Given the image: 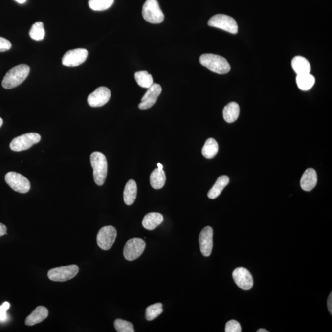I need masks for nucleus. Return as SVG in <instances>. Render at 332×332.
Listing matches in <instances>:
<instances>
[{
  "instance_id": "1",
  "label": "nucleus",
  "mask_w": 332,
  "mask_h": 332,
  "mask_svg": "<svg viewBox=\"0 0 332 332\" xmlns=\"http://www.w3.org/2000/svg\"><path fill=\"white\" fill-rule=\"evenodd\" d=\"M29 73V66L25 64H21L14 66L4 76L2 81V86L6 89H11L18 87L27 78Z\"/></svg>"
},
{
  "instance_id": "2",
  "label": "nucleus",
  "mask_w": 332,
  "mask_h": 332,
  "mask_svg": "<svg viewBox=\"0 0 332 332\" xmlns=\"http://www.w3.org/2000/svg\"><path fill=\"white\" fill-rule=\"evenodd\" d=\"M200 63L212 72L218 74L228 73L231 66L225 58L218 55L212 54H202L199 58Z\"/></svg>"
},
{
  "instance_id": "3",
  "label": "nucleus",
  "mask_w": 332,
  "mask_h": 332,
  "mask_svg": "<svg viewBox=\"0 0 332 332\" xmlns=\"http://www.w3.org/2000/svg\"><path fill=\"white\" fill-rule=\"evenodd\" d=\"M90 159L95 183L97 185L102 186L106 180L108 169L106 157L101 152H94L90 155Z\"/></svg>"
},
{
  "instance_id": "4",
  "label": "nucleus",
  "mask_w": 332,
  "mask_h": 332,
  "mask_svg": "<svg viewBox=\"0 0 332 332\" xmlns=\"http://www.w3.org/2000/svg\"><path fill=\"white\" fill-rule=\"evenodd\" d=\"M145 20L151 23H160L164 21V15L157 0H147L142 8Z\"/></svg>"
},
{
  "instance_id": "5",
  "label": "nucleus",
  "mask_w": 332,
  "mask_h": 332,
  "mask_svg": "<svg viewBox=\"0 0 332 332\" xmlns=\"http://www.w3.org/2000/svg\"><path fill=\"white\" fill-rule=\"evenodd\" d=\"M208 25L210 27L218 28L233 34L238 32V26L235 19L224 14H217L212 17Z\"/></svg>"
},
{
  "instance_id": "6",
  "label": "nucleus",
  "mask_w": 332,
  "mask_h": 332,
  "mask_svg": "<svg viewBox=\"0 0 332 332\" xmlns=\"http://www.w3.org/2000/svg\"><path fill=\"white\" fill-rule=\"evenodd\" d=\"M78 272L79 267L77 265H71L52 269L49 271L47 276L52 281L65 282L75 278Z\"/></svg>"
},
{
  "instance_id": "7",
  "label": "nucleus",
  "mask_w": 332,
  "mask_h": 332,
  "mask_svg": "<svg viewBox=\"0 0 332 332\" xmlns=\"http://www.w3.org/2000/svg\"><path fill=\"white\" fill-rule=\"evenodd\" d=\"M41 136L37 133H25L14 138L11 141L9 147L14 152H21L28 150L33 145L40 142Z\"/></svg>"
},
{
  "instance_id": "8",
  "label": "nucleus",
  "mask_w": 332,
  "mask_h": 332,
  "mask_svg": "<svg viewBox=\"0 0 332 332\" xmlns=\"http://www.w3.org/2000/svg\"><path fill=\"white\" fill-rule=\"evenodd\" d=\"M7 184L14 191L20 193H27L30 190L29 180L21 174L15 172H9L5 176Z\"/></svg>"
},
{
  "instance_id": "9",
  "label": "nucleus",
  "mask_w": 332,
  "mask_h": 332,
  "mask_svg": "<svg viewBox=\"0 0 332 332\" xmlns=\"http://www.w3.org/2000/svg\"><path fill=\"white\" fill-rule=\"evenodd\" d=\"M146 243L140 238H132L128 240L124 246L123 254L128 261L138 259L144 251Z\"/></svg>"
},
{
  "instance_id": "10",
  "label": "nucleus",
  "mask_w": 332,
  "mask_h": 332,
  "mask_svg": "<svg viewBox=\"0 0 332 332\" xmlns=\"http://www.w3.org/2000/svg\"><path fill=\"white\" fill-rule=\"evenodd\" d=\"M117 231L116 228L112 226L103 227L97 236L98 246L104 250L111 249L116 240Z\"/></svg>"
},
{
  "instance_id": "11",
  "label": "nucleus",
  "mask_w": 332,
  "mask_h": 332,
  "mask_svg": "<svg viewBox=\"0 0 332 332\" xmlns=\"http://www.w3.org/2000/svg\"><path fill=\"white\" fill-rule=\"evenodd\" d=\"M88 56L85 49H76L66 52L62 57V64L68 67H75L84 63Z\"/></svg>"
},
{
  "instance_id": "12",
  "label": "nucleus",
  "mask_w": 332,
  "mask_h": 332,
  "mask_svg": "<svg viewBox=\"0 0 332 332\" xmlns=\"http://www.w3.org/2000/svg\"><path fill=\"white\" fill-rule=\"evenodd\" d=\"M162 88L157 83H154L151 87L148 88L147 91L143 95L141 102L138 105V108L141 110H147L151 108L156 104L157 98L161 94Z\"/></svg>"
},
{
  "instance_id": "13",
  "label": "nucleus",
  "mask_w": 332,
  "mask_h": 332,
  "mask_svg": "<svg viewBox=\"0 0 332 332\" xmlns=\"http://www.w3.org/2000/svg\"><path fill=\"white\" fill-rule=\"evenodd\" d=\"M111 97V90L106 87L98 88L88 97V103L90 107L104 106L109 101Z\"/></svg>"
},
{
  "instance_id": "14",
  "label": "nucleus",
  "mask_w": 332,
  "mask_h": 332,
  "mask_svg": "<svg viewBox=\"0 0 332 332\" xmlns=\"http://www.w3.org/2000/svg\"><path fill=\"white\" fill-rule=\"evenodd\" d=\"M233 278L239 288L243 290H250L254 285L251 274L244 267H238L235 269L233 273Z\"/></svg>"
},
{
  "instance_id": "15",
  "label": "nucleus",
  "mask_w": 332,
  "mask_h": 332,
  "mask_svg": "<svg viewBox=\"0 0 332 332\" xmlns=\"http://www.w3.org/2000/svg\"><path fill=\"white\" fill-rule=\"evenodd\" d=\"M200 250L205 257L211 255L213 248V229L211 226L205 227L199 237Z\"/></svg>"
},
{
  "instance_id": "16",
  "label": "nucleus",
  "mask_w": 332,
  "mask_h": 332,
  "mask_svg": "<svg viewBox=\"0 0 332 332\" xmlns=\"http://www.w3.org/2000/svg\"><path fill=\"white\" fill-rule=\"evenodd\" d=\"M317 177L316 171L313 169H307L303 174L300 180V185L303 190L310 192L316 186Z\"/></svg>"
},
{
  "instance_id": "17",
  "label": "nucleus",
  "mask_w": 332,
  "mask_h": 332,
  "mask_svg": "<svg viewBox=\"0 0 332 332\" xmlns=\"http://www.w3.org/2000/svg\"><path fill=\"white\" fill-rule=\"evenodd\" d=\"M49 312L47 308L42 306L38 307L25 319V324L28 326H33L39 324L46 319L48 316Z\"/></svg>"
},
{
  "instance_id": "18",
  "label": "nucleus",
  "mask_w": 332,
  "mask_h": 332,
  "mask_svg": "<svg viewBox=\"0 0 332 332\" xmlns=\"http://www.w3.org/2000/svg\"><path fill=\"white\" fill-rule=\"evenodd\" d=\"M163 216L157 212H151L146 215L143 219V226L148 230H154L163 221Z\"/></svg>"
},
{
  "instance_id": "19",
  "label": "nucleus",
  "mask_w": 332,
  "mask_h": 332,
  "mask_svg": "<svg viewBox=\"0 0 332 332\" xmlns=\"http://www.w3.org/2000/svg\"><path fill=\"white\" fill-rule=\"evenodd\" d=\"M292 66L297 75L310 73L311 68L310 62L302 56H296L292 59Z\"/></svg>"
},
{
  "instance_id": "20",
  "label": "nucleus",
  "mask_w": 332,
  "mask_h": 332,
  "mask_svg": "<svg viewBox=\"0 0 332 332\" xmlns=\"http://www.w3.org/2000/svg\"><path fill=\"white\" fill-rule=\"evenodd\" d=\"M137 194V183L133 180H130L126 183L124 190V201L128 205H131L135 202Z\"/></svg>"
},
{
  "instance_id": "21",
  "label": "nucleus",
  "mask_w": 332,
  "mask_h": 332,
  "mask_svg": "<svg viewBox=\"0 0 332 332\" xmlns=\"http://www.w3.org/2000/svg\"><path fill=\"white\" fill-rule=\"evenodd\" d=\"M240 113V106L237 103L230 102L224 107L223 111V118L227 123H233V122L237 120Z\"/></svg>"
},
{
  "instance_id": "22",
  "label": "nucleus",
  "mask_w": 332,
  "mask_h": 332,
  "mask_svg": "<svg viewBox=\"0 0 332 332\" xmlns=\"http://www.w3.org/2000/svg\"><path fill=\"white\" fill-rule=\"evenodd\" d=\"M229 182H230V178L228 176H221L219 177L213 187L209 190L208 194H207L210 199H214L218 197L221 194L224 188L228 185Z\"/></svg>"
},
{
  "instance_id": "23",
  "label": "nucleus",
  "mask_w": 332,
  "mask_h": 332,
  "mask_svg": "<svg viewBox=\"0 0 332 332\" xmlns=\"http://www.w3.org/2000/svg\"><path fill=\"white\" fill-rule=\"evenodd\" d=\"M166 180V174L163 169H155L150 175V184L154 189H161L164 186Z\"/></svg>"
},
{
  "instance_id": "24",
  "label": "nucleus",
  "mask_w": 332,
  "mask_h": 332,
  "mask_svg": "<svg viewBox=\"0 0 332 332\" xmlns=\"http://www.w3.org/2000/svg\"><path fill=\"white\" fill-rule=\"evenodd\" d=\"M219 151V145L214 138H210L205 142L202 149L203 156L207 159H212Z\"/></svg>"
},
{
  "instance_id": "25",
  "label": "nucleus",
  "mask_w": 332,
  "mask_h": 332,
  "mask_svg": "<svg viewBox=\"0 0 332 332\" xmlns=\"http://www.w3.org/2000/svg\"><path fill=\"white\" fill-rule=\"evenodd\" d=\"M315 78L310 73L304 75H297L296 81L299 89L302 90H308L313 87L315 84Z\"/></svg>"
},
{
  "instance_id": "26",
  "label": "nucleus",
  "mask_w": 332,
  "mask_h": 332,
  "mask_svg": "<svg viewBox=\"0 0 332 332\" xmlns=\"http://www.w3.org/2000/svg\"><path fill=\"white\" fill-rule=\"evenodd\" d=\"M135 79L136 82L143 88H149L154 84V79L152 75L147 71H138L135 73Z\"/></svg>"
},
{
  "instance_id": "27",
  "label": "nucleus",
  "mask_w": 332,
  "mask_h": 332,
  "mask_svg": "<svg viewBox=\"0 0 332 332\" xmlns=\"http://www.w3.org/2000/svg\"><path fill=\"white\" fill-rule=\"evenodd\" d=\"M114 0H89V6L92 10L105 11L113 5Z\"/></svg>"
},
{
  "instance_id": "28",
  "label": "nucleus",
  "mask_w": 332,
  "mask_h": 332,
  "mask_svg": "<svg viewBox=\"0 0 332 332\" xmlns=\"http://www.w3.org/2000/svg\"><path fill=\"white\" fill-rule=\"evenodd\" d=\"M30 37L35 41H41L44 39L45 30L44 23L42 22H37L32 25L30 30Z\"/></svg>"
},
{
  "instance_id": "29",
  "label": "nucleus",
  "mask_w": 332,
  "mask_h": 332,
  "mask_svg": "<svg viewBox=\"0 0 332 332\" xmlns=\"http://www.w3.org/2000/svg\"><path fill=\"white\" fill-rule=\"evenodd\" d=\"M163 311L161 303L149 306L146 309V319L148 321H153L158 317Z\"/></svg>"
},
{
  "instance_id": "30",
  "label": "nucleus",
  "mask_w": 332,
  "mask_h": 332,
  "mask_svg": "<svg viewBox=\"0 0 332 332\" xmlns=\"http://www.w3.org/2000/svg\"><path fill=\"white\" fill-rule=\"evenodd\" d=\"M114 328L118 332H134L133 324L122 319H116L114 322Z\"/></svg>"
},
{
  "instance_id": "31",
  "label": "nucleus",
  "mask_w": 332,
  "mask_h": 332,
  "mask_svg": "<svg viewBox=\"0 0 332 332\" xmlns=\"http://www.w3.org/2000/svg\"><path fill=\"white\" fill-rule=\"evenodd\" d=\"M225 332H242V330H241L240 324L238 321H235V320H231L226 324Z\"/></svg>"
},
{
  "instance_id": "32",
  "label": "nucleus",
  "mask_w": 332,
  "mask_h": 332,
  "mask_svg": "<svg viewBox=\"0 0 332 332\" xmlns=\"http://www.w3.org/2000/svg\"><path fill=\"white\" fill-rule=\"evenodd\" d=\"M10 307L9 302H4L3 305L0 306V321H5L7 318L6 312Z\"/></svg>"
},
{
  "instance_id": "33",
  "label": "nucleus",
  "mask_w": 332,
  "mask_h": 332,
  "mask_svg": "<svg viewBox=\"0 0 332 332\" xmlns=\"http://www.w3.org/2000/svg\"><path fill=\"white\" fill-rule=\"evenodd\" d=\"M11 47V42L3 37H0V52L8 51Z\"/></svg>"
},
{
  "instance_id": "34",
  "label": "nucleus",
  "mask_w": 332,
  "mask_h": 332,
  "mask_svg": "<svg viewBox=\"0 0 332 332\" xmlns=\"http://www.w3.org/2000/svg\"><path fill=\"white\" fill-rule=\"evenodd\" d=\"M327 307H328L330 313L332 314V293L329 296L328 301H327Z\"/></svg>"
},
{
  "instance_id": "35",
  "label": "nucleus",
  "mask_w": 332,
  "mask_h": 332,
  "mask_svg": "<svg viewBox=\"0 0 332 332\" xmlns=\"http://www.w3.org/2000/svg\"><path fill=\"white\" fill-rule=\"evenodd\" d=\"M7 233V228L4 224L0 223V237L5 235Z\"/></svg>"
},
{
  "instance_id": "36",
  "label": "nucleus",
  "mask_w": 332,
  "mask_h": 332,
  "mask_svg": "<svg viewBox=\"0 0 332 332\" xmlns=\"http://www.w3.org/2000/svg\"><path fill=\"white\" fill-rule=\"evenodd\" d=\"M15 1L18 2V3L23 4L25 3L26 1H27V0H15Z\"/></svg>"
},
{
  "instance_id": "37",
  "label": "nucleus",
  "mask_w": 332,
  "mask_h": 332,
  "mask_svg": "<svg viewBox=\"0 0 332 332\" xmlns=\"http://www.w3.org/2000/svg\"><path fill=\"white\" fill-rule=\"evenodd\" d=\"M157 168L162 169H163V166L161 163H157Z\"/></svg>"
},
{
  "instance_id": "38",
  "label": "nucleus",
  "mask_w": 332,
  "mask_h": 332,
  "mask_svg": "<svg viewBox=\"0 0 332 332\" xmlns=\"http://www.w3.org/2000/svg\"><path fill=\"white\" fill-rule=\"evenodd\" d=\"M268 331H266V330L264 329H260L259 330H258L257 332H267Z\"/></svg>"
},
{
  "instance_id": "39",
  "label": "nucleus",
  "mask_w": 332,
  "mask_h": 332,
  "mask_svg": "<svg viewBox=\"0 0 332 332\" xmlns=\"http://www.w3.org/2000/svg\"><path fill=\"white\" fill-rule=\"evenodd\" d=\"M3 119L0 118V128L1 127L2 125H3Z\"/></svg>"
}]
</instances>
